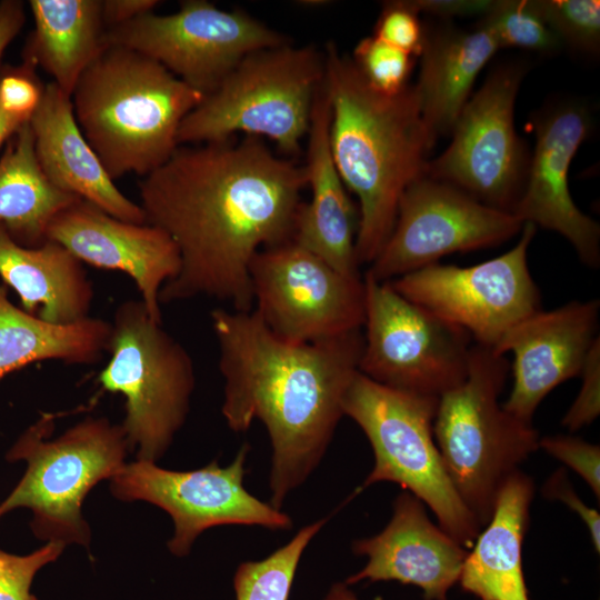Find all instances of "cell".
<instances>
[{
  "label": "cell",
  "mask_w": 600,
  "mask_h": 600,
  "mask_svg": "<svg viewBox=\"0 0 600 600\" xmlns=\"http://www.w3.org/2000/svg\"><path fill=\"white\" fill-rule=\"evenodd\" d=\"M414 58L373 34L361 39L351 57L364 80L386 94L398 93L409 84Z\"/></svg>",
  "instance_id": "32"
},
{
  "label": "cell",
  "mask_w": 600,
  "mask_h": 600,
  "mask_svg": "<svg viewBox=\"0 0 600 600\" xmlns=\"http://www.w3.org/2000/svg\"><path fill=\"white\" fill-rule=\"evenodd\" d=\"M323 58L330 150L346 188L359 201L358 262L370 264L393 229L402 193L424 176L434 144L413 86L394 94L376 90L332 41Z\"/></svg>",
  "instance_id": "3"
},
{
  "label": "cell",
  "mask_w": 600,
  "mask_h": 600,
  "mask_svg": "<svg viewBox=\"0 0 600 600\" xmlns=\"http://www.w3.org/2000/svg\"><path fill=\"white\" fill-rule=\"evenodd\" d=\"M254 311L279 339L294 344L363 327L364 283L288 241L260 250L250 264Z\"/></svg>",
  "instance_id": "14"
},
{
  "label": "cell",
  "mask_w": 600,
  "mask_h": 600,
  "mask_svg": "<svg viewBox=\"0 0 600 600\" xmlns=\"http://www.w3.org/2000/svg\"><path fill=\"white\" fill-rule=\"evenodd\" d=\"M34 29L23 63L40 67L66 94L103 49L101 0H30Z\"/></svg>",
  "instance_id": "26"
},
{
  "label": "cell",
  "mask_w": 600,
  "mask_h": 600,
  "mask_svg": "<svg viewBox=\"0 0 600 600\" xmlns=\"http://www.w3.org/2000/svg\"><path fill=\"white\" fill-rule=\"evenodd\" d=\"M28 120L29 118L8 112L0 103V147Z\"/></svg>",
  "instance_id": "42"
},
{
  "label": "cell",
  "mask_w": 600,
  "mask_h": 600,
  "mask_svg": "<svg viewBox=\"0 0 600 600\" xmlns=\"http://www.w3.org/2000/svg\"><path fill=\"white\" fill-rule=\"evenodd\" d=\"M52 429L53 416L44 413L8 451L9 461L26 460L28 467L0 503V519L28 508L38 538L88 547L82 501L99 481L111 479L124 466L128 441L122 427L104 418H88L59 438L44 440Z\"/></svg>",
  "instance_id": "8"
},
{
  "label": "cell",
  "mask_w": 600,
  "mask_h": 600,
  "mask_svg": "<svg viewBox=\"0 0 600 600\" xmlns=\"http://www.w3.org/2000/svg\"><path fill=\"white\" fill-rule=\"evenodd\" d=\"M410 0L383 3L373 36L413 56L419 57L423 46L424 28Z\"/></svg>",
  "instance_id": "34"
},
{
  "label": "cell",
  "mask_w": 600,
  "mask_h": 600,
  "mask_svg": "<svg viewBox=\"0 0 600 600\" xmlns=\"http://www.w3.org/2000/svg\"><path fill=\"white\" fill-rule=\"evenodd\" d=\"M514 214L422 176L402 193L393 229L366 273L389 282L454 252L499 246L521 232Z\"/></svg>",
  "instance_id": "16"
},
{
  "label": "cell",
  "mask_w": 600,
  "mask_h": 600,
  "mask_svg": "<svg viewBox=\"0 0 600 600\" xmlns=\"http://www.w3.org/2000/svg\"><path fill=\"white\" fill-rule=\"evenodd\" d=\"M510 364L504 354L472 344L468 372L439 397L433 436L448 474L482 528L504 481L539 448V434L499 403Z\"/></svg>",
  "instance_id": "5"
},
{
  "label": "cell",
  "mask_w": 600,
  "mask_h": 600,
  "mask_svg": "<svg viewBox=\"0 0 600 600\" xmlns=\"http://www.w3.org/2000/svg\"><path fill=\"white\" fill-rule=\"evenodd\" d=\"M249 449L244 443L224 468L217 461L191 471H171L141 460L124 463L111 478L110 490L120 500H144L167 511L174 523L168 548L179 557L188 554L196 538L211 527L290 529L292 519L286 512L259 500L243 487Z\"/></svg>",
  "instance_id": "15"
},
{
  "label": "cell",
  "mask_w": 600,
  "mask_h": 600,
  "mask_svg": "<svg viewBox=\"0 0 600 600\" xmlns=\"http://www.w3.org/2000/svg\"><path fill=\"white\" fill-rule=\"evenodd\" d=\"M29 121L40 168L56 187L117 219L146 223L140 204L116 187L83 137L73 114L71 97L54 82L43 86L40 102Z\"/></svg>",
  "instance_id": "22"
},
{
  "label": "cell",
  "mask_w": 600,
  "mask_h": 600,
  "mask_svg": "<svg viewBox=\"0 0 600 600\" xmlns=\"http://www.w3.org/2000/svg\"><path fill=\"white\" fill-rule=\"evenodd\" d=\"M359 372L411 393L439 398L468 372L471 336L368 273Z\"/></svg>",
  "instance_id": "10"
},
{
  "label": "cell",
  "mask_w": 600,
  "mask_h": 600,
  "mask_svg": "<svg viewBox=\"0 0 600 600\" xmlns=\"http://www.w3.org/2000/svg\"><path fill=\"white\" fill-rule=\"evenodd\" d=\"M534 494L520 470L501 486L491 517L462 564L459 582L478 600H529L522 572V543Z\"/></svg>",
  "instance_id": "24"
},
{
  "label": "cell",
  "mask_w": 600,
  "mask_h": 600,
  "mask_svg": "<svg viewBox=\"0 0 600 600\" xmlns=\"http://www.w3.org/2000/svg\"><path fill=\"white\" fill-rule=\"evenodd\" d=\"M438 400L380 384L358 372L344 393L342 410L362 429L373 450L374 466L362 488L381 481L400 484L469 550L481 527L458 494L437 447Z\"/></svg>",
  "instance_id": "7"
},
{
  "label": "cell",
  "mask_w": 600,
  "mask_h": 600,
  "mask_svg": "<svg viewBox=\"0 0 600 600\" xmlns=\"http://www.w3.org/2000/svg\"><path fill=\"white\" fill-rule=\"evenodd\" d=\"M600 302L570 301L550 311L539 310L512 327L494 347L512 352L513 384L503 409L532 423L533 414L560 383L580 376L586 358L599 338Z\"/></svg>",
  "instance_id": "18"
},
{
  "label": "cell",
  "mask_w": 600,
  "mask_h": 600,
  "mask_svg": "<svg viewBox=\"0 0 600 600\" xmlns=\"http://www.w3.org/2000/svg\"><path fill=\"white\" fill-rule=\"evenodd\" d=\"M356 554L367 556V564L346 580L390 581L419 587L426 600H447L459 581L468 550L427 516L423 503L408 491L393 503V516L378 534L356 540Z\"/></svg>",
  "instance_id": "20"
},
{
  "label": "cell",
  "mask_w": 600,
  "mask_h": 600,
  "mask_svg": "<svg viewBox=\"0 0 600 600\" xmlns=\"http://www.w3.org/2000/svg\"><path fill=\"white\" fill-rule=\"evenodd\" d=\"M0 279L24 311L44 321L69 324L89 317L92 283L82 262L54 241L24 247L0 224Z\"/></svg>",
  "instance_id": "25"
},
{
  "label": "cell",
  "mask_w": 600,
  "mask_h": 600,
  "mask_svg": "<svg viewBox=\"0 0 600 600\" xmlns=\"http://www.w3.org/2000/svg\"><path fill=\"white\" fill-rule=\"evenodd\" d=\"M530 124L536 147L512 214L523 223L560 233L582 263L596 269L600 227L574 204L568 180L571 161L591 132L589 111L578 101L552 102L533 112Z\"/></svg>",
  "instance_id": "17"
},
{
  "label": "cell",
  "mask_w": 600,
  "mask_h": 600,
  "mask_svg": "<svg viewBox=\"0 0 600 600\" xmlns=\"http://www.w3.org/2000/svg\"><path fill=\"white\" fill-rule=\"evenodd\" d=\"M111 322L88 317L54 324L16 307L0 283V379L29 363L92 364L108 351Z\"/></svg>",
  "instance_id": "27"
},
{
  "label": "cell",
  "mask_w": 600,
  "mask_h": 600,
  "mask_svg": "<svg viewBox=\"0 0 600 600\" xmlns=\"http://www.w3.org/2000/svg\"><path fill=\"white\" fill-rule=\"evenodd\" d=\"M211 324L224 379L222 414L234 432L260 420L270 437V504L281 509L324 454L363 348L354 330L309 343L276 337L254 310L216 309Z\"/></svg>",
  "instance_id": "2"
},
{
  "label": "cell",
  "mask_w": 600,
  "mask_h": 600,
  "mask_svg": "<svg viewBox=\"0 0 600 600\" xmlns=\"http://www.w3.org/2000/svg\"><path fill=\"white\" fill-rule=\"evenodd\" d=\"M323 77V52L312 46L289 42L256 51L182 120L178 144L219 142L243 132L297 154Z\"/></svg>",
  "instance_id": "6"
},
{
  "label": "cell",
  "mask_w": 600,
  "mask_h": 600,
  "mask_svg": "<svg viewBox=\"0 0 600 600\" xmlns=\"http://www.w3.org/2000/svg\"><path fill=\"white\" fill-rule=\"evenodd\" d=\"M498 50L492 34L479 24L472 31L450 24L424 28L419 78L413 87L433 144L451 134L479 72Z\"/></svg>",
  "instance_id": "23"
},
{
  "label": "cell",
  "mask_w": 600,
  "mask_h": 600,
  "mask_svg": "<svg viewBox=\"0 0 600 600\" xmlns=\"http://www.w3.org/2000/svg\"><path fill=\"white\" fill-rule=\"evenodd\" d=\"M418 13L440 18L484 17L493 6L492 0H410Z\"/></svg>",
  "instance_id": "39"
},
{
  "label": "cell",
  "mask_w": 600,
  "mask_h": 600,
  "mask_svg": "<svg viewBox=\"0 0 600 600\" xmlns=\"http://www.w3.org/2000/svg\"><path fill=\"white\" fill-rule=\"evenodd\" d=\"M306 186L303 166L254 137L179 146L139 182L146 223L168 233L180 253L160 303L207 297L251 311V261L291 240Z\"/></svg>",
  "instance_id": "1"
},
{
  "label": "cell",
  "mask_w": 600,
  "mask_h": 600,
  "mask_svg": "<svg viewBox=\"0 0 600 600\" xmlns=\"http://www.w3.org/2000/svg\"><path fill=\"white\" fill-rule=\"evenodd\" d=\"M527 67L522 61H511L492 70L461 110L448 148L428 161L424 176L512 213L530 162L513 120Z\"/></svg>",
  "instance_id": "11"
},
{
  "label": "cell",
  "mask_w": 600,
  "mask_h": 600,
  "mask_svg": "<svg viewBox=\"0 0 600 600\" xmlns=\"http://www.w3.org/2000/svg\"><path fill=\"white\" fill-rule=\"evenodd\" d=\"M479 26L492 34L499 49L519 48L552 54L561 47V41L540 16L532 0L493 1Z\"/></svg>",
  "instance_id": "30"
},
{
  "label": "cell",
  "mask_w": 600,
  "mask_h": 600,
  "mask_svg": "<svg viewBox=\"0 0 600 600\" xmlns=\"http://www.w3.org/2000/svg\"><path fill=\"white\" fill-rule=\"evenodd\" d=\"M29 120L7 141L0 158V224L21 246L38 247L47 241L56 214L81 198L46 177Z\"/></svg>",
  "instance_id": "28"
},
{
  "label": "cell",
  "mask_w": 600,
  "mask_h": 600,
  "mask_svg": "<svg viewBox=\"0 0 600 600\" xmlns=\"http://www.w3.org/2000/svg\"><path fill=\"white\" fill-rule=\"evenodd\" d=\"M47 240L61 244L81 262L130 276L150 317L162 323L159 293L181 264L176 243L163 230L117 219L80 199L56 214Z\"/></svg>",
  "instance_id": "19"
},
{
  "label": "cell",
  "mask_w": 600,
  "mask_h": 600,
  "mask_svg": "<svg viewBox=\"0 0 600 600\" xmlns=\"http://www.w3.org/2000/svg\"><path fill=\"white\" fill-rule=\"evenodd\" d=\"M321 519L303 527L283 547L259 561L242 562L234 574L237 600H289L300 558L323 527Z\"/></svg>",
  "instance_id": "29"
},
{
  "label": "cell",
  "mask_w": 600,
  "mask_h": 600,
  "mask_svg": "<svg viewBox=\"0 0 600 600\" xmlns=\"http://www.w3.org/2000/svg\"><path fill=\"white\" fill-rule=\"evenodd\" d=\"M536 229L524 223L517 244L497 258L470 267L434 263L389 282L406 299L466 330L477 344L494 349L512 327L541 310L528 267Z\"/></svg>",
  "instance_id": "13"
},
{
  "label": "cell",
  "mask_w": 600,
  "mask_h": 600,
  "mask_svg": "<svg viewBox=\"0 0 600 600\" xmlns=\"http://www.w3.org/2000/svg\"><path fill=\"white\" fill-rule=\"evenodd\" d=\"M203 98L157 61L113 44H104L71 93L76 121L112 180L143 178L167 162L182 120Z\"/></svg>",
  "instance_id": "4"
},
{
  "label": "cell",
  "mask_w": 600,
  "mask_h": 600,
  "mask_svg": "<svg viewBox=\"0 0 600 600\" xmlns=\"http://www.w3.org/2000/svg\"><path fill=\"white\" fill-rule=\"evenodd\" d=\"M330 120L331 107L322 82L313 101L303 166L311 196L298 210L290 241L341 274L361 279L356 253L359 211L332 159Z\"/></svg>",
  "instance_id": "21"
},
{
  "label": "cell",
  "mask_w": 600,
  "mask_h": 600,
  "mask_svg": "<svg viewBox=\"0 0 600 600\" xmlns=\"http://www.w3.org/2000/svg\"><path fill=\"white\" fill-rule=\"evenodd\" d=\"M580 374L582 376L581 389L561 421V424L571 432L590 424L600 413L599 338L593 342Z\"/></svg>",
  "instance_id": "36"
},
{
  "label": "cell",
  "mask_w": 600,
  "mask_h": 600,
  "mask_svg": "<svg viewBox=\"0 0 600 600\" xmlns=\"http://www.w3.org/2000/svg\"><path fill=\"white\" fill-rule=\"evenodd\" d=\"M43 91L34 68L22 63L0 76V103L8 112L31 118Z\"/></svg>",
  "instance_id": "37"
},
{
  "label": "cell",
  "mask_w": 600,
  "mask_h": 600,
  "mask_svg": "<svg viewBox=\"0 0 600 600\" xmlns=\"http://www.w3.org/2000/svg\"><path fill=\"white\" fill-rule=\"evenodd\" d=\"M539 448L576 471L600 497V448L572 436H548L539 439Z\"/></svg>",
  "instance_id": "35"
},
{
  "label": "cell",
  "mask_w": 600,
  "mask_h": 600,
  "mask_svg": "<svg viewBox=\"0 0 600 600\" xmlns=\"http://www.w3.org/2000/svg\"><path fill=\"white\" fill-rule=\"evenodd\" d=\"M108 351L98 381L126 398L121 424L137 458L154 462L184 423L194 389L193 361L186 348L153 320L141 300L116 310Z\"/></svg>",
  "instance_id": "9"
},
{
  "label": "cell",
  "mask_w": 600,
  "mask_h": 600,
  "mask_svg": "<svg viewBox=\"0 0 600 600\" xmlns=\"http://www.w3.org/2000/svg\"><path fill=\"white\" fill-rule=\"evenodd\" d=\"M26 22L24 4L20 0L0 1V61L8 46Z\"/></svg>",
  "instance_id": "41"
},
{
  "label": "cell",
  "mask_w": 600,
  "mask_h": 600,
  "mask_svg": "<svg viewBox=\"0 0 600 600\" xmlns=\"http://www.w3.org/2000/svg\"><path fill=\"white\" fill-rule=\"evenodd\" d=\"M323 600H359L356 594L348 589L346 583H337L332 586L329 593Z\"/></svg>",
  "instance_id": "43"
},
{
  "label": "cell",
  "mask_w": 600,
  "mask_h": 600,
  "mask_svg": "<svg viewBox=\"0 0 600 600\" xmlns=\"http://www.w3.org/2000/svg\"><path fill=\"white\" fill-rule=\"evenodd\" d=\"M157 0H102V19L106 30L152 12Z\"/></svg>",
  "instance_id": "40"
},
{
  "label": "cell",
  "mask_w": 600,
  "mask_h": 600,
  "mask_svg": "<svg viewBox=\"0 0 600 600\" xmlns=\"http://www.w3.org/2000/svg\"><path fill=\"white\" fill-rule=\"evenodd\" d=\"M289 42L246 11L222 10L206 0L182 1L170 14L146 13L103 36V44L126 47L157 61L204 96L247 56Z\"/></svg>",
  "instance_id": "12"
},
{
  "label": "cell",
  "mask_w": 600,
  "mask_h": 600,
  "mask_svg": "<svg viewBox=\"0 0 600 600\" xmlns=\"http://www.w3.org/2000/svg\"><path fill=\"white\" fill-rule=\"evenodd\" d=\"M66 543L48 541L27 556H17L0 549V600H38L31 584L38 570L57 560Z\"/></svg>",
  "instance_id": "33"
},
{
  "label": "cell",
  "mask_w": 600,
  "mask_h": 600,
  "mask_svg": "<svg viewBox=\"0 0 600 600\" xmlns=\"http://www.w3.org/2000/svg\"><path fill=\"white\" fill-rule=\"evenodd\" d=\"M559 40L576 50L596 53L600 47V2L596 0H532Z\"/></svg>",
  "instance_id": "31"
},
{
  "label": "cell",
  "mask_w": 600,
  "mask_h": 600,
  "mask_svg": "<svg viewBox=\"0 0 600 600\" xmlns=\"http://www.w3.org/2000/svg\"><path fill=\"white\" fill-rule=\"evenodd\" d=\"M542 493L546 498L560 500L573 510L586 523L594 550L600 551V516L599 512L589 508L577 494L567 478L564 469L557 470L544 483Z\"/></svg>",
  "instance_id": "38"
}]
</instances>
